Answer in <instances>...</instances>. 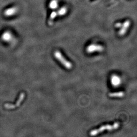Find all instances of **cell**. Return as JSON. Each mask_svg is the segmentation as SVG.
<instances>
[{
    "mask_svg": "<svg viewBox=\"0 0 137 137\" xmlns=\"http://www.w3.org/2000/svg\"><path fill=\"white\" fill-rule=\"evenodd\" d=\"M125 95L124 92H114L109 94V96L111 97H122Z\"/></svg>",
    "mask_w": 137,
    "mask_h": 137,
    "instance_id": "12",
    "label": "cell"
},
{
    "mask_svg": "<svg viewBox=\"0 0 137 137\" xmlns=\"http://www.w3.org/2000/svg\"><path fill=\"white\" fill-rule=\"evenodd\" d=\"M119 124L118 122H115L113 125H106L100 127L98 129L93 130L91 132H90V135L91 136H95L105 130L112 131L114 129H117L119 128Z\"/></svg>",
    "mask_w": 137,
    "mask_h": 137,
    "instance_id": "1",
    "label": "cell"
},
{
    "mask_svg": "<svg viewBox=\"0 0 137 137\" xmlns=\"http://www.w3.org/2000/svg\"><path fill=\"white\" fill-rule=\"evenodd\" d=\"M104 50V47L102 45L97 44H91L86 49V51L89 53H94L95 52H102Z\"/></svg>",
    "mask_w": 137,
    "mask_h": 137,
    "instance_id": "5",
    "label": "cell"
},
{
    "mask_svg": "<svg viewBox=\"0 0 137 137\" xmlns=\"http://www.w3.org/2000/svg\"><path fill=\"white\" fill-rule=\"evenodd\" d=\"M2 38L5 41L10 40L12 38V35L11 33L10 32L6 31L4 32V33L3 34Z\"/></svg>",
    "mask_w": 137,
    "mask_h": 137,
    "instance_id": "10",
    "label": "cell"
},
{
    "mask_svg": "<svg viewBox=\"0 0 137 137\" xmlns=\"http://www.w3.org/2000/svg\"><path fill=\"white\" fill-rule=\"evenodd\" d=\"M131 25V22L129 20H127L122 23V26L119 28L120 29L118 32V34L120 36H123L127 33L128 29Z\"/></svg>",
    "mask_w": 137,
    "mask_h": 137,
    "instance_id": "3",
    "label": "cell"
},
{
    "mask_svg": "<svg viewBox=\"0 0 137 137\" xmlns=\"http://www.w3.org/2000/svg\"><path fill=\"white\" fill-rule=\"evenodd\" d=\"M57 9V10L56 11L57 15L61 17L65 16L68 12V8L66 6H62Z\"/></svg>",
    "mask_w": 137,
    "mask_h": 137,
    "instance_id": "7",
    "label": "cell"
},
{
    "mask_svg": "<svg viewBox=\"0 0 137 137\" xmlns=\"http://www.w3.org/2000/svg\"><path fill=\"white\" fill-rule=\"evenodd\" d=\"M25 93H21L16 103L15 104H9V103H6L4 105V107L6 109H13L14 108L18 107L20 105L22 101L24 100V97H25Z\"/></svg>",
    "mask_w": 137,
    "mask_h": 137,
    "instance_id": "4",
    "label": "cell"
},
{
    "mask_svg": "<svg viewBox=\"0 0 137 137\" xmlns=\"http://www.w3.org/2000/svg\"><path fill=\"white\" fill-rule=\"evenodd\" d=\"M54 55L55 58H56L66 68L69 69L71 68L72 64L70 62H69L68 61L66 60V59L63 57V55H62L60 51H56L55 52Z\"/></svg>",
    "mask_w": 137,
    "mask_h": 137,
    "instance_id": "2",
    "label": "cell"
},
{
    "mask_svg": "<svg viewBox=\"0 0 137 137\" xmlns=\"http://www.w3.org/2000/svg\"><path fill=\"white\" fill-rule=\"evenodd\" d=\"M122 23H121V22H116V23L114 24V27L116 28L119 29L122 26Z\"/></svg>",
    "mask_w": 137,
    "mask_h": 137,
    "instance_id": "13",
    "label": "cell"
},
{
    "mask_svg": "<svg viewBox=\"0 0 137 137\" xmlns=\"http://www.w3.org/2000/svg\"><path fill=\"white\" fill-rule=\"evenodd\" d=\"M111 82L112 84L114 87H118L121 83V79L118 76L113 75L111 78Z\"/></svg>",
    "mask_w": 137,
    "mask_h": 137,
    "instance_id": "8",
    "label": "cell"
},
{
    "mask_svg": "<svg viewBox=\"0 0 137 137\" xmlns=\"http://www.w3.org/2000/svg\"><path fill=\"white\" fill-rule=\"evenodd\" d=\"M57 16L58 15H57L56 11L53 10L52 11V13L50 14L49 19L48 21V24H53V21L56 18Z\"/></svg>",
    "mask_w": 137,
    "mask_h": 137,
    "instance_id": "11",
    "label": "cell"
},
{
    "mask_svg": "<svg viewBox=\"0 0 137 137\" xmlns=\"http://www.w3.org/2000/svg\"><path fill=\"white\" fill-rule=\"evenodd\" d=\"M49 8L53 10H55L59 7L58 0H51L48 5Z\"/></svg>",
    "mask_w": 137,
    "mask_h": 137,
    "instance_id": "9",
    "label": "cell"
},
{
    "mask_svg": "<svg viewBox=\"0 0 137 137\" xmlns=\"http://www.w3.org/2000/svg\"><path fill=\"white\" fill-rule=\"evenodd\" d=\"M18 8L16 6H13L11 8H8L4 11V14L7 17H10L16 14L18 12Z\"/></svg>",
    "mask_w": 137,
    "mask_h": 137,
    "instance_id": "6",
    "label": "cell"
}]
</instances>
